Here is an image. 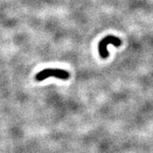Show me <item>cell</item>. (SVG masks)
Wrapping results in <instances>:
<instances>
[{
	"label": "cell",
	"mask_w": 153,
	"mask_h": 153,
	"mask_svg": "<svg viewBox=\"0 0 153 153\" xmlns=\"http://www.w3.org/2000/svg\"><path fill=\"white\" fill-rule=\"evenodd\" d=\"M109 44H113L116 47H119L122 44V41L119 38L111 35L106 36L103 38L98 44L99 54L103 59H106L109 56V52L107 51V46Z\"/></svg>",
	"instance_id": "obj_2"
},
{
	"label": "cell",
	"mask_w": 153,
	"mask_h": 153,
	"mask_svg": "<svg viewBox=\"0 0 153 153\" xmlns=\"http://www.w3.org/2000/svg\"><path fill=\"white\" fill-rule=\"evenodd\" d=\"M49 76H55L61 80H67L70 77V74L68 71L62 69H44L36 75V80L39 82L44 81Z\"/></svg>",
	"instance_id": "obj_1"
}]
</instances>
